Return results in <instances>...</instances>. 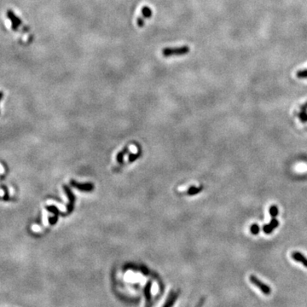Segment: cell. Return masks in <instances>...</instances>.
<instances>
[{
    "label": "cell",
    "instance_id": "1",
    "mask_svg": "<svg viewBox=\"0 0 307 307\" xmlns=\"http://www.w3.org/2000/svg\"><path fill=\"white\" fill-rule=\"evenodd\" d=\"M190 51V49L187 45L180 46V47H173V48H167L163 49L161 50V54L164 57H170V56H184L188 54Z\"/></svg>",
    "mask_w": 307,
    "mask_h": 307
},
{
    "label": "cell",
    "instance_id": "2",
    "mask_svg": "<svg viewBox=\"0 0 307 307\" xmlns=\"http://www.w3.org/2000/svg\"><path fill=\"white\" fill-rule=\"evenodd\" d=\"M249 279H250V281H251L252 284L255 285L258 289H259L261 291H262L264 294H265V295H269V294H270V292H271V290H270V289L269 288L268 285L265 284L264 282H262L260 280H259L258 278L256 277L255 276H252V275L250 276Z\"/></svg>",
    "mask_w": 307,
    "mask_h": 307
},
{
    "label": "cell",
    "instance_id": "3",
    "mask_svg": "<svg viewBox=\"0 0 307 307\" xmlns=\"http://www.w3.org/2000/svg\"><path fill=\"white\" fill-rule=\"evenodd\" d=\"M279 226V221L276 218H271L270 222L263 226V231L266 235H270Z\"/></svg>",
    "mask_w": 307,
    "mask_h": 307
},
{
    "label": "cell",
    "instance_id": "4",
    "mask_svg": "<svg viewBox=\"0 0 307 307\" xmlns=\"http://www.w3.org/2000/svg\"><path fill=\"white\" fill-rule=\"evenodd\" d=\"M291 257H292L293 260H295L297 262L301 263L304 266L307 268V259L302 253H300V252H293L292 253H291Z\"/></svg>",
    "mask_w": 307,
    "mask_h": 307
},
{
    "label": "cell",
    "instance_id": "5",
    "mask_svg": "<svg viewBox=\"0 0 307 307\" xmlns=\"http://www.w3.org/2000/svg\"><path fill=\"white\" fill-rule=\"evenodd\" d=\"M152 14H153L152 10L150 8H148V6H143L142 8V18H143L144 20L150 18L152 16Z\"/></svg>",
    "mask_w": 307,
    "mask_h": 307
},
{
    "label": "cell",
    "instance_id": "6",
    "mask_svg": "<svg viewBox=\"0 0 307 307\" xmlns=\"http://www.w3.org/2000/svg\"><path fill=\"white\" fill-rule=\"evenodd\" d=\"M306 106L305 105L302 107V111L299 114V118L302 121V122H307V112H306Z\"/></svg>",
    "mask_w": 307,
    "mask_h": 307
},
{
    "label": "cell",
    "instance_id": "7",
    "mask_svg": "<svg viewBox=\"0 0 307 307\" xmlns=\"http://www.w3.org/2000/svg\"><path fill=\"white\" fill-rule=\"evenodd\" d=\"M269 212H270V215L271 218H276L277 216L279 213V210H278V207L276 206V205H272L270 206V209H269Z\"/></svg>",
    "mask_w": 307,
    "mask_h": 307
},
{
    "label": "cell",
    "instance_id": "8",
    "mask_svg": "<svg viewBox=\"0 0 307 307\" xmlns=\"http://www.w3.org/2000/svg\"><path fill=\"white\" fill-rule=\"evenodd\" d=\"M259 231H260V228H259V226L258 224H252L250 226V232H251V234H252V235L256 236V235H258V234L259 233Z\"/></svg>",
    "mask_w": 307,
    "mask_h": 307
},
{
    "label": "cell",
    "instance_id": "9",
    "mask_svg": "<svg viewBox=\"0 0 307 307\" xmlns=\"http://www.w3.org/2000/svg\"><path fill=\"white\" fill-rule=\"evenodd\" d=\"M175 299H176V295H171L170 298L167 300V302L166 303L164 307H172V305H173L174 301H175Z\"/></svg>",
    "mask_w": 307,
    "mask_h": 307
},
{
    "label": "cell",
    "instance_id": "10",
    "mask_svg": "<svg viewBox=\"0 0 307 307\" xmlns=\"http://www.w3.org/2000/svg\"><path fill=\"white\" fill-rule=\"evenodd\" d=\"M297 77L298 78H307V69H305V70H300L297 73Z\"/></svg>",
    "mask_w": 307,
    "mask_h": 307
},
{
    "label": "cell",
    "instance_id": "11",
    "mask_svg": "<svg viewBox=\"0 0 307 307\" xmlns=\"http://www.w3.org/2000/svg\"><path fill=\"white\" fill-rule=\"evenodd\" d=\"M305 106H306V107H307V103H306V104H305Z\"/></svg>",
    "mask_w": 307,
    "mask_h": 307
}]
</instances>
